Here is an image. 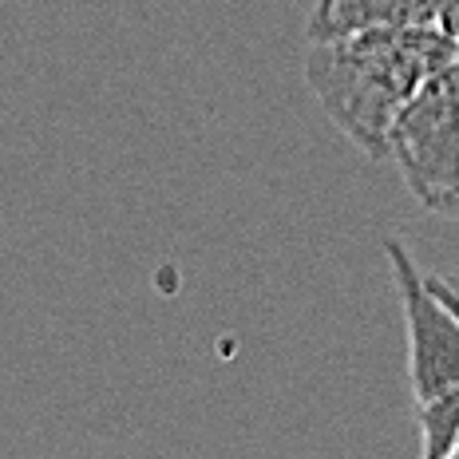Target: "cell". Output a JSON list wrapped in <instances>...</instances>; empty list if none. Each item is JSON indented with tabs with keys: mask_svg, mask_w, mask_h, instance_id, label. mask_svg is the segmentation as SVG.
Returning a JSON list of instances; mask_svg holds the SVG:
<instances>
[{
	"mask_svg": "<svg viewBox=\"0 0 459 459\" xmlns=\"http://www.w3.org/2000/svg\"><path fill=\"white\" fill-rule=\"evenodd\" d=\"M459 60V44L439 24L365 28L313 40L305 52V83L333 127L360 155L388 159V131L416 88L444 64Z\"/></svg>",
	"mask_w": 459,
	"mask_h": 459,
	"instance_id": "cell-1",
	"label": "cell"
},
{
	"mask_svg": "<svg viewBox=\"0 0 459 459\" xmlns=\"http://www.w3.org/2000/svg\"><path fill=\"white\" fill-rule=\"evenodd\" d=\"M388 159L424 210L459 186V60L428 75L388 131Z\"/></svg>",
	"mask_w": 459,
	"mask_h": 459,
	"instance_id": "cell-2",
	"label": "cell"
},
{
	"mask_svg": "<svg viewBox=\"0 0 459 459\" xmlns=\"http://www.w3.org/2000/svg\"><path fill=\"white\" fill-rule=\"evenodd\" d=\"M385 257L392 265L400 305H404L408 380H412V396L420 404L459 385V309L428 285L404 242L385 238Z\"/></svg>",
	"mask_w": 459,
	"mask_h": 459,
	"instance_id": "cell-3",
	"label": "cell"
},
{
	"mask_svg": "<svg viewBox=\"0 0 459 459\" xmlns=\"http://www.w3.org/2000/svg\"><path fill=\"white\" fill-rule=\"evenodd\" d=\"M444 0H317L305 24V40L365 32V28H412L439 24Z\"/></svg>",
	"mask_w": 459,
	"mask_h": 459,
	"instance_id": "cell-4",
	"label": "cell"
},
{
	"mask_svg": "<svg viewBox=\"0 0 459 459\" xmlns=\"http://www.w3.org/2000/svg\"><path fill=\"white\" fill-rule=\"evenodd\" d=\"M420 420V452L424 459H447L455 455V439H459V385L439 392L432 400L416 404Z\"/></svg>",
	"mask_w": 459,
	"mask_h": 459,
	"instance_id": "cell-5",
	"label": "cell"
},
{
	"mask_svg": "<svg viewBox=\"0 0 459 459\" xmlns=\"http://www.w3.org/2000/svg\"><path fill=\"white\" fill-rule=\"evenodd\" d=\"M439 28L459 44V0H444V13H439Z\"/></svg>",
	"mask_w": 459,
	"mask_h": 459,
	"instance_id": "cell-6",
	"label": "cell"
},
{
	"mask_svg": "<svg viewBox=\"0 0 459 459\" xmlns=\"http://www.w3.org/2000/svg\"><path fill=\"white\" fill-rule=\"evenodd\" d=\"M436 214H447V218H459V186L452 190V195L444 198V203L436 206Z\"/></svg>",
	"mask_w": 459,
	"mask_h": 459,
	"instance_id": "cell-7",
	"label": "cell"
},
{
	"mask_svg": "<svg viewBox=\"0 0 459 459\" xmlns=\"http://www.w3.org/2000/svg\"><path fill=\"white\" fill-rule=\"evenodd\" d=\"M455 455H459V439H455Z\"/></svg>",
	"mask_w": 459,
	"mask_h": 459,
	"instance_id": "cell-8",
	"label": "cell"
}]
</instances>
